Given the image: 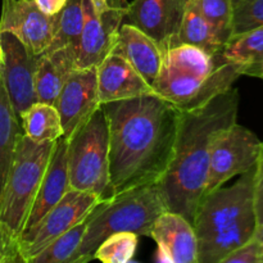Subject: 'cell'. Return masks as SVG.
Segmentation results:
<instances>
[{"instance_id":"6da1fadb","label":"cell","mask_w":263,"mask_h":263,"mask_svg":"<svg viewBox=\"0 0 263 263\" xmlns=\"http://www.w3.org/2000/svg\"><path fill=\"white\" fill-rule=\"evenodd\" d=\"M102 107L109 131L112 197L161 181L174 154L181 112L156 94Z\"/></svg>"},{"instance_id":"7a4b0ae2","label":"cell","mask_w":263,"mask_h":263,"mask_svg":"<svg viewBox=\"0 0 263 263\" xmlns=\"http://www.w3.org/2000/svg\"><path fill=\"white\" fill-rule=\"evenodd\" d=\"M239 102V91L230 87L207 104L180 113L174 154L159 185L167 210L190 222L204 195L216 136L236 122Z\"/></svg>"},{"instance_id":"3957f363","label":"cell","mask_w":263,"mask_h":263,"mask_svg":"<svg viewBox=\"0 0 263 263\" xmlns=\"http://www.w3.org/2000/svg\"><path fill=\"white\" fill-rule=\"evenodd\" d=\"M198 239V263H221L256 234L254 167L231 186L203 195L193 220Z\"/></svg>"},{"instance_id":"277c9868","label":"cell","mask_w":263,"mask_h":263,"mask_svg":"<svg viewBox=\"0 0 263 263\" xmlns=\"http://www.w3.org/2000/svg\"><path fill=\"white\" fill-rule=\"evenodd\" d=\"M167 205L159 182L143 185L103 199L87 216V228L76 263L92 261L100 243L115 233L151 236L152 226Z\"/></svg>"},{"instance_id":"5b68a950","label":"cell","mask_w":263,"mask_h":263,"mask_svg":"<svg viewBox=\"0 0 263 263\" xmlns=\"http://www.w3.org/2000/svg\"><path fill=\"white\" fill-rule=\"evenodd\" d=\"M67 168L71 189L94 193L102 199L112 197L109 131L102 105L67 138Z\"/></svg>"},{"instance_id":"8992f818","label":"cell","mask_w":263,"mask_h":263,"mask_svg":"<svg viewBox=\"0 0 263 263\" xmlns=\"http://www.w3.org/2000/svg\"><path fill=\"white\" fill-rule=\"evenodd\" d=\"M57 141L31 140L23 134L0 193V220L21 235Z\"/></svg>"},{"instance_id":"52a82bcc","label":"cell","mask_w":263,"mask_h":263,"mask_svg":"<svg viewBox=\"0 0 263 263\" xmlns=\"http://www.w3.org/2000/svg\"><path fill=\"white\" fill-rule=\"evenodd\" d=\"M240 76V67L230 62H226L210 76L187 73L162 64L152 89L154 94L184 112L202 107L228 91Z\"/></svg>"},{"instance_id":"ba28073f","label":"cell","mask_w":263,"mask_h":263,"mask_svg":"<svg viewBox=\"0 0 263 263\" xmlns=\"http://www.w3.org/2000/svg\"><path fill=\"white\" fill-rule=\"evenodd\" d=\"M261 146L256 134L236 122L221 131L211 152L204 194L256 167Z\"/></svg>"},{"instance_id":"9c48e42d","label":"cell","mask_w":263,"mask_h":263,"mask_svg":"<svg viewBox=\"0 0 263 263\" xmlns=\"http://www.w3.org/2000/svg\"><path fill=\"white\" fill-rule=\"evenodd\" d=\"M102 200V198L94 193L69 189L59 203L41 218L32 233L20 239L22 261L31 263L54 239L87 218Z\"/></svg>"},{"instance_id":"30bf717a","label":"cell","mask_w":263,"mask_h":263,"mask_svg":"<svg viewBox=\"0 0 263 263\" xmlns=\"http://www.w3.org/2000/svg\"><path fill=\"white\" fill-rule=\"evenodd\" d=\"M107 4L98 13L91 0H84V27L76 49V68L98 67L115 48L128 3L107 0Z\"/></svg>"},{"instance_id":"8fae6325","label":"cell","mask_w":263,"mask_h":263,"mask_svg":"<svg viewBox=\"0 0 263 263\" xmlns=\"http://www.w3.org/2000/svg\"><path fill=\"white\" fill-rule=\"evenodd\" d=\"M4 61L0 68L4 87L15 115L20 118L37 102L35 91V68L37 57L9 32H0Z\"/></svg>"},{"instance_id":"7c38bea8","label":"cell","mask_w":263,"mask_h":263,"mask_svg":"<svg viewBox=\"0 0 263 263\" xmlns=\"http://www.w3.org/2000/svg\"><path fill=\"white\" fill-rule=\"evenodd\" d=\"M54 26L55 15H46L33 0L2 2L0 32L14 35L35 55L48 50L53 40Z\"/></svg>"},{"instance_id":"4fadbf2b","label":"cell","mask_w":263,"mask_h":263,"mask_svg":"<svg viewBox=\"0 0 263 263\" xmlns=\"http://www.w3.org/2000/svg\"><path fill=\"white\" fill-rule=\"evenodd\" d=\"M100 105L97 67L73 69L55 103L63 126V138H69Z\"/></svg>"},{"instance_id":"5bb4252c","label":"cell","mask_w":263,"mask_h":263,"mask_svg":"<svg viewBox=\"0 0 263 263\" xmlns=\"http://www.w3.org/2000/svg\"><path fill=\"white\" fill-rule=\"evenodd\" d=\"M185 4L186 0H133L123 22L138 27L166 50L179 32Z\"/></svg>"},{"instance_id":"9a60e30c","label":"cell","mask_w":263,"mask_h":263,"mask_svg":"<svg viewBox=\"0 0 263 263\" xmlns=\"http://www.w3.org/2000/svg\"><path fill=\"white\" fill-rule=\"evenodd\" d=\"M157 243V261L198 263V239L193 222L180 213H161L154 221L151 236Z\"/></svg>"},{"instance_id":"2e32d148","label":"cell","mask_w":263,"mask_h":263,"mask_svg":"<svg viewBox=\"0 0 263 263\" xmlns=\"http://www.w3.org/2000/svg\"><path fill=\"white\" fill-rule=\"evenodd\" d=\"M100 104L154 94L151 85L126 59L110 53L97 67Z\"/></svg>"},{"instance_id":"e0dca14e","label":"cell","mask_w":263,"mask_h":263,"mask_svg":"<svg viewBox=\"0 0 263 263\" xmlns=\"http://www.w3.org/2000/svg\"><path fill=\"white\" fill-rule=\"evenodd\" d=\"M69 189L71 186H69L68 168H67V139L61 138L57 140L55 146H54L50 162H49L20 239L30 235L40 222L41 218L57 203H59V200L67 194Z\"/></svg>"},{"instance_id":"ac0fdd59","label":"cell","mask_w":263,"mask_h":263,"mask_svg":"<svg viewBox=\"0 0 263 263\" xmlns=\"http://www.w3.org/2000/svg\"><path fill=\"white\" fill-rule=\"evenodd\" d=\"M112 53L126 59L153 86L163 63V50L153 39L135 26L122 22Z\"/></svg>"},{"instance_id":"d6986e66","label":"cell","mask_w":263,"mask_h":263,"mask_svg":"<svg viewBox=\"0 0 263 263\" xmlns=\"http://www.w3.org/2000/svg\"><path fill=\"white\" fill-rule=\"evenodd\" d=\"M73 69H76V51L72 49L63 48L41 53L35 68L37 102L55 105L62 87Z\"/></svg>"},{"instance_id":"ffe728a7","label":"cell","mask_w":263,"mask_h":263,"mask_svg":"<svg viewBox=\"0 0 263 263\" xmlns=\"http://www.w3.org/2000/svg\"><path fill=\"white\" fill-rule=\"evenodd\" d=\"M177 44H190V45L203 49L207 53L217 54L222 51L226 40L195 9L194 5L189 0H186L181 25L171 46L177 45Z\"/></svg>"},{"instance_id":"44dd1931","label":"cell","mask_w":263,"mask_h":263,"mask_svg":"<svg viewBox=\"0 0 263 263\" xmlns=\"http://www.w3.org/2000/svg\"><path fill=\"white\" fill-rule=\"evenodd\" d=\"M23 135L20 118L15 115L0 74V193L12 166L18 141Z\"/></svg>"},{"instance_id":"7402d4cb","label":"cell","mask_w":263,"mask_h":263,"mask_svg":"<svg viewBox=\"0 0 263 263\" xmlns=\"http://www.w3.org/2000/svg\"><path fill=\"white\" fill-rule=\"evenodd\" d=\"M23 134L31 140L57 141L64 136L61 116L55 105L36 102L21 115Z\"/></svg>"},{"instance_id":"603a6c76","label":"cell","mask_w":263,"mask_h":263,"mask_svg":"<svg viewBox=\"0 0 263 263\" xmlns=\"http://www.w3.org/2000/svg\"><path fill=\"white\" fill-rule=\"evenodd\" d=\"M84 27V0H67L55 15L54 35L48 50L69 48L76 51Z\"/></svg>"},{"instance_id":"cb8c5ba5","label":"cell","mask_w":263,"mask_h":263,"mask_svg":"<svg viewBox=\"0 0 263 263\" xmlns=\"http://www.w3.org/2000/svg\"><path fill=\"white\" fill-rule=\"evenodd\" d=\"M87 218L54 239L31 263H76L79 249L84 240Z\"/></svg>"},{"instance_id":"d4e9b609","label":"cell","mask_w":263,"mask_h":263,"mask_svg":"<svg viewBox=\"0 0 263 263\" xmlns=\"http://www.w3.org/2000/svg\"><path fill=\"white\" fill-rule=\"evenodd\" d=\"M226 62L243 67L263 54V26L231 36L222 49Z\"/></svg>"},{"instance_id":"484cf974","label":"cell","mask_w":263,"mask_h":263,"mask_svg":"<svg viewBox=\"0 0 263 263\" xmlns=\"http://www.w3.org/2000/svg\"><path fill=\"white\" fill-rule=\"evenodd\" d=\"M138 249V235L134 233H115L98 246L92 259L103 263H127L133 261Z\"/></svg>"},{"instance_id":"4316f807","label":"cell","mask_w":263,"mask_h":263,"mask_svg":"<svg viewBox=\"0 0 263 263\" xmlns=\"http://www.w3.org/2000/svg\"><path fill=\"white\" fill-rule=\"evenodd\" d=\"M228 43L233 35V0H189Z\"/></svg>"},{"instance_id":"83f0119b","label":"cell","mask_w":263,"mask_h":263,"mask_svg":"<svg viewBox=\"0 0 263 263\" xmlns=\"http://www.w3.org/2000/svg\"><path fill=\"white\" fill-rule=\"evenodd\" d=\"M263 26V0H239L234 4L233 35Z\"/></svg>"},{"instance_id":"f1b7e54d","label":"cell","mask_w":263,"mask_h":263,"mask_svg":"<svg viewBox=\"0 0 263 263\" xmlns=\"http://www.w3.org/2000/svg\"><path fill=\"white\" fill-rule=\"evenodd\" d=\"M23 262L21 257L20 235L0 220V263Z\"/></svg>"},{"instance_id":"f546056e","label":"cell","mask_w":263,"mask_h":263,"mask_svg":"<svg viewBox=\"0 0 263 263\" xmlns=\"http://www.w3.org/2000/svg\"><path fill=\"white\" fill-rule=\"evenodd\" d=\"M221 263H262L261 246L256 236L234 249Z\"/></svg>"},{"instance_id":"4dcf8cb0","label":"cell","mask_w":263,"mask_h":263,"mask_svg":"<svg viewBox=\"0 0 263 263\" xmlns=\"http://www.w3.org/2000/svg\"><path fill=\"white\" fill-rule=\"evenodd\" d=\"M254 207H256L257 222H263V141L258 159L254 167Z\"/></svg>"},{"instance_id":"1f68e13d","label":"cell","mask_w":263,"mask_h":263,"mask_svg":"<svg viewBox=\"0 0 263 263\" xmlns=\"http://www.w3.org/2000/svg\"><path fill=\"white\" fill-rule=\"evenodd\" d=\"M33 2H35V4L37 5L41 12L45 13L46 15L54 17L66 5L67 0H33Z\"/></svg>"},{"instance_id":"d6a6232c","label":"cell","mask_w":263,"mask_h":263,"mask_svg":"<svg viewBox=\"0 0 263 263\" xmlns=\"http://www.w3.org/2000/svg\"><path fill=\"white\" fill-rule=\"evenodd\" d=\"M240 72L241 76L246 74V76L257 77V79L263 80V54L257 59H254L253 62H251V63L240 67Z\"/></svg>"},{"instance_id":"836d02e7","label":"cell","mask_w":263,"mask_h":263,"mask_svg":"<svg viewBox=\"0 0 263 263\" xmlns=\"http://www.w3.org/2000/svg\"><path fill=\"white\" fill-rule=\"evenodd\" d=\"M254 236H256V239H257V240H258L259 246H261L262 263H263V222L261 223V225H258V228H257L256 234H254Z\"/></svg>"},{"instance_id":"e575fe53","label":"cell","mask_w":263,"mask_h":263,"mask_svg":"<svg viewBox=\"0 0 263 263\" xmlns=\"http://www.w3.org/2000/svg\"><path fill=\"white\" fill-rule=\"evenodd\" d=\"M91 2H92V4H94L95 10H97L98 13L103 12V10L108 7L107 0H91Z\"/></svg>"},{"instance_id":"d590c367","label":"cell","mask_w":263,"mask_h":263,"mask_svg":"<svg viewBox=\"0 0 263 263\" xmlns=\"http://www.w3.org/2000/svg\"><path fill=\"white\" fill-rule=\"evenodd\" d=\"M3 61H4V53H3L2 41H0V68H2V66H3Z\"/></svg>"},{"instance_id":"8d00e7d4","label":"cell","mask_w":263,"mask_h":263,"mask_svg":"<svg viewBox=\"0 0 263 263\" xmlns=\"http://www.w3.org/2000/svg\"><path fill=\"white\" fill-rule=\"evenodd\" d=\"M233 2H234V4H235V3H238L239 0H233Z\"/></svg>"}]
</instances>
